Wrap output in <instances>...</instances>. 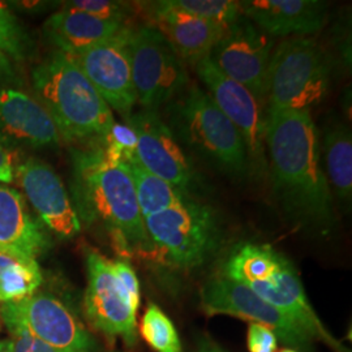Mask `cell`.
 Segmentation results:
<instances>
[{"instance_id": "obj_1", "label": "cell", "mask_w": 352, "mask_h": 352, "mask_svg": "<svg viewBox=\"0 0 352 352\" xmlns=\"http://www.w3.org/2000/svg\"><path fill=\"white\" fill-rule=\"evenodd\" d=\"M265 145L273 196L282 213L302 228L329 232L336 222L334 199L311 111L266 110Z\"/></svg>"}, {"instance_id": "obj_21", "label": "cell", "mask_w": 352, "mask_h": 352, "mask_svg": "<svg viewBox=\"0 0 352 352\" xmlns=\"http://www.w3.org/2000/svg\"><path fill=\"white\" fill-rule=\"evenodd\" d=\"M126 26L63 7L46 20L43 32L58 50L74 54L116 36Z\"/></svg>"}, {"instance_id": "obj_37", "label": "cell", "mask_w": 352, "mask_h": 352, "mask_svg": "<svg viewBox=\"0 0 352 352\" xmlns=\"http://www.w3.org/2000/svg\"><path fill=\"white\" fill-rule=\"evenodd\" d=\"M279 352H298V351H296V350H292V349H283V350H282V351H279Z\"/></svg>"}, {"instance_id": "obj_36", "label": "cell", "mask_w": 352, "mask_h": 352, "mask_svg": "<svg viewBox=\"0 0 352 352\" xmlns=\"http://www.w3.org/2000/svg\"><path fill=\"white\" fill-rule=\"evenodd\" d=\"M0 352H13L11 340H0Z\"/></svg>"}, {"instance_id": "obj_30", "label": "cell", "mask_w": 352, "mask_h": 352, "mask_svg": "<svg viewBox=\"0 0 352 352\" xmlns=\"http://www.w3.org/2000/svg\"><path fill=\"white\" fill-rule=\"evenodd\" d=\"M11 334L13 352H59L36 338L21 322L10 316L0 315Z\"/></svg>"}, {"instance_id": "obj_14", "label": "cell", "mask_w": 352, "mask_h": 352, "mask_svg": "<svg viewBox=\"0 0 352 352\" xmlns=\"http://www.w3.org/2000/svg\"><path fill=\"white\" fill-rule=\"evenodd\" d=\"M0 315L21 322L39 340L59 352H94L88 330L63 302L47 294H34L24 300L3 304Z\"/></svg>"}, {"instance_id": "obj_31", "label": "cell", "mask_w": 352, "mask_h": 352, "mask_svg": "<svg viewBox=\"0 0 352 352\" xmlns=\"http://www.w3.org/2000/svg\"><path fill=\"white\" fill-rule=\"evenodd\" d=\"M115 276L119 279L122 287L126 291L128 300L132 304L135 311L140 308V282L133 267L126 261H113Z\"/></svg>"}, {"instance_id": "obj_20", "label": "cell", "mask_w": 352, "mask_h": 352, "mask_svg": "<svg viewBox=\"0 0 352 352\" xmlns=\"http://www.w3.org/2000/svg\"><path fill=\"white\" fill-rule=\"evenodd\" d=\"M47 238L26 209L24 197L0 184V251L17 258L36 260Z\"/></svg>"}, {"instance_id": "obj_16", "label": "cell", "mask_w": 352, "mask_h": 352, "mask_svg": "<svg viewBox=\"0 0 352 352\" xmlns=\"http://www.w3.org/2000/svg\"><path fill=\"white\" fill-rule=\"evenodd\" d=\"M14 180L19 182L26 199L42 222L62 239H71L81 231V221L62 179L51 166L29 158L14 167Z\"/></svg>"}, {"instance_id": "obj_8", "label": "cell", "mask_w": 352, "mask_h": 352, "mask_svg": "<svg viewBox=\"0 0 352 352\" xmlns=\"http://www.w3.org/2000/svg\"><path fill=\"white\" fill-rule=\"evenodd\" d=\"M128 47L136 100L142 110L158 111L190 82L186 63L153 26L131 28Z\"/></svg>"}, {"instance_id": "obj_22", "label": "cell", "mask_w": 352, "mask_h": 352, "mask_svg": "<svg viewBox=\"0 0 352 352\" xmlns=\"http://www.w3.org/2000/svg\"><path fill=\"white\" fill-rule=\"evenodd\" d=\"M324 171L340 205L350 206L352 199V136L350 128L340 122H330L318 131Z\"/></svg>"}, {"instance_id": "obj_33", "label": "cell", "mask_w": 352, "mask_h": 352, "mask_svg": "<svg viewBox=\"0 0 352 352\" xmlns=\"http://www.w3.org/2000/svg\"><path fill=\"white\" fill-rule=\"evenodd\" d=\"M14 164L12 154L0 144V182L12 183L14 182Z\"/></svg>"}, {"instance_id": "obj_7", "label": "cell", "mask_w": 352, "mask_h": 352, "mask_svg": "<svg viewBox=\"0 0 352 352\" xmlns=\"http://www.w3.org/2000/svg\"><path fill=\"white\" fill-rule=\"evenodd\" d=\"M153 251L179 269L205 264L222 243V226L212 206L188 199L144 219Z\"/></svg>"}, {"instance_id": "obj_28", "label": "cell", "mask_w": 352, "mask_h": 352, "mask_svg": "<svg viewBox=\"0 0 352 352\" xmlns=\"http://www.w3.org/2000/svg\"><path fill=\"white\" fill-rule=\"evenodd\" d=\"M101 141V149L107 160L124 164H131L136 160L138 138L129 124L115 122Z\"/></svg>"}, {"instance_id": "obj_4", "label": "cell", "mask_w": 352, "mask_h": 352, "mask_svg": "<svg viewBox=\"0 0 352 352\" xmlns=\"http://www.w3.org/2000/svg\"><path fill=\"white\" fill-rule=\"evenodd\" d=\"M33 87L60 138L101 141L115 123L109 104L63 51H54L36 67Z\"/></svg>"}, {"instance_id": "obj_17", "label": "cell", "mask_w": 352, "mask_h": 352, "mask_svg": "<svg viewBox=\"0 0 352 352\" xmlns=\"http://www.w3.org/2000/svg\"><path fill=\"white\" fill-rule=\"evenodd\" d=\"M240 13L270 37H308L327 21L322 0H243Z\"/></svg>"}, {"instance_id": "obj_5", "label": "cell", "mask_w": 352, "mask_h": 352, "mask_svg": "<svg viewBox=\"0 0 352 352\" xmlns=\"http://www.w3.org/2000/svg\"><path fill=\"white\" fill-rule=\"evenodd\" d=\"M164 123L179 144L231 177H244L250 155L239 131L195 82L164 106Z\"/></svg>"}, {"instance_id": "obj_25", "label": "cell", "mask_w": 352, "mask_h": 352, "mask_svg": "<svg viewBox=\"0 0 352 352\" xmlns=\"http://www.w3.org/2000/svg\"><path fill=\"white\" fill-rule=\"evenodd\" d=\"M140 333L155 352H183L173 321L155 304L146 308L140 324Z\"/></svg>"}, {"instance_id": "obj_9", "label": "cell", "mask_w": 352, "mask_h": 352, "mask_svg": "<svg viewBox=\"0 0 352 352\" xmlns=\"http://www.w3.org/2000/svg\"><path fill=\"white\" fill-rule=\"evenodd\" d=\"M201 305L209 316H232L266 327L292 350L312 349V337L298 322L264 302L245 285L230 278L218 276L209 279L201 289Z\"/></svg>"}, {"instance_id": "obj_34", "label": "cell", "mask_w": 352, "mask_h": 352, "mask_svg": "<svg viewBox=\"0 0 352 352\" xmlns=\"http://www.w3.org/2000/svg\"><path fill=\"white\" fill-rule=\"evenodd\" d=\"M14 76L16 74L10 58L0 50V81H13Z\"/></svg>"}, {"instance_id": "obj_19", "label": "cell", "mask_w": 352, "mask_h": 352, "mask_svg": "<svg viewBox=\"0 0 352 352\" xmlns=\"http://www.w3.org/2000/svg\"><path fill=\"white\" fill-rule=\"evenodd\" d=\"M0 128L34 148L54 146L60 133L41 102L21 90L0 85Z\"/></svg>"}, {"instance_id": "obj_24", "label": "cell", "mask_w": 352, "mask_h": 352, "mask_svg": "<svg viewBox=\"0 0 352 352\" xmlns=\"http://www.w3.org/2000/svg\"><path fill=\"white\" fill-rule=\"evenodd\" d=\"M42 283L37 260L17 258L0 251V302L24 300Z\"/></svg>"}, {"instance_id": "obj_3", "label": "cell", "mask_w": 352, "mask_h": 352, "mask_svg": "<svg viewBox=\"0 0 352 352\" xmlns=\"http://www.w3.org/2000/svg\"><path fill=\"white\" fill-rule=\"evenodd\" d=\"M221 276L245 285L264 302L298 322L334 352H349L321 322L294 265L267 244L240 243L228 253Z\"/></svg>"}, {"instance_id": "obj_27", "label": "cell", "mask_w": 352, "mask_h": 352, "mask_svg": "<svg viewBox=\"0 0 352 352\" xmlns=\"http://www.w3.org/2000/svg\"><path fill=\"white\" fill-rule=\"evenodd\" d=\"M0 50L13 60L21 62L32 51L30 38L13 16L8 6L0 1Z\"/></svg>"}, {"instance_id": "obj_35", "label": "cell", "mask_w": 352, "mask_h": 352, "mask_svg": "<svg viewBox=\"0 0 352 352\" xmlns=\"http://www.w3.org/2000/svg\"><path fill=\"white\" fill-rule=\"evenodd\" d=\"M197 352H227L215 340L206 336H200L197 338Z\"/></svg>"}, {"instance_id": "obj_18", "label": "cell", "mask_w": 352, "mask_h": 352, "mask_svg": "<svg viewBox=\"0 0 352 352\" xmlns=\"http://www.w3.org/2000/svg\"><path fill=\"white\" fill-rule=\"evenodd\" d=\"M144 4L151 10V26L168 41L184 63L196 65L208 58L228 28L168 8L162 0Z\"/></svg>"}, {"instance_id": "obj_10", "label": "cell", "mask_w": 352, "mask_h": 352, "mask_svg": "<svg viewBox=\"0 0 352 352\" xmlns=\"http://www.w3.org/2000/svg\"><path fill=\"white\" fill-rule=\"evenodd\" d=\"M273 50L274 38L241 14L228 25L225 36L210 51L209 59L222 74L245 87L263 102Z\"/></svg>"}, {"instance_id": "obj_13", "label": "cell", "mask_w": 352, "mask_h": 352, "mask_svg": "<svg viewBox=\"0 0 352 352\" xmlns=\"http://www.w3.org/2000/svg\"><path fill=\"white\" fill-rule=\"evenodd\" d=\"M87 266L85 311L90 324L103 334L120 337L128 346H133L138 340V311L133 309L126 291L115 276L113 261L98 252H90Z\"/></svg>"}, {"instance_id": "obj_2", "label": "cell", "mask_w": 352, "mask_h": 352, "mask_svg": "<svg viewBox=\"0 0 352 352\" xmlns=\"http://www.w3.org/2000/svg\"><path fill=\"white\" fill-rule=\"evenodd\" d=\"M77 214L101 221L124 251H153L129 164L107 160L101 148L81 153L76 160Z\"/></svg>"}, {"instance_id": "obj_29", "label": "cell", "mask_w": 352, "mask_h": 352, "mask_svg": "<svg viewBox=\"0 0 352 352\" xmlns=\"http://www.w3.org/2000/svg\"><path fill=\"white\" fill-rule=\"evenodd\" d=\"M64 8L123 24H126L128 19L133 14V7L129 3L113 0H71L64 3Z\"/></svg>"}, {"instance_id": "obj_6", "label": "cell", "mask_w": 352, "mask_h": 352, "mask_svg": "<svg viewBox=\"0 0 352 352\" xmlns=\"http://www.w3.org/2000/svg\"><path fill=\"white\" fill-rule=\"evenodd\" d=\"M331 64L309 37H292L273 50L266 77L267 110L311 111L330 90Z\"/></svg>"}, {"instance_id": "obj_12", "label": "cell", "mask_w": 352, "mask_h": 352, "mask_svg": "<svg viewBox=\"0 0 352 352\" xmlns=\"http://www.w3.org/2000/svg\"><path fill=\"white\" fill-rule=\"evenodd\" d=\"M129 32L131 26H126L113 37L85 50L68 54L109 107L120 113L126 120L138 103L128 47Z\"/></svg>"}, {"instance_id": "obj_11", "label": "cell", "mask_w": 352, "mask_h": 352, "mask_svg": "<svg viewBox=\"0 0 352 352\" xmlns=\"http://www.w3.org/2000/svg\"><path fill=\"white\" fill-rule=\"evenodd\" d=\"M126 123L136 133V161L141 167L188 195L201 186L195 164L158 111L132 113Z\"/></svg>"}, {"instance_id": "obj_15", "label": "cell", "mask_w": 352, "mask_h": 352, "mask_svg": "<svg viewBox=\"0 0 352 352\" xmlns=\"http://www.w3.org/2000/svg\"><path fill=\"white\" fill-rule=\"evenodd\" d=\"M195 68L214 103L239 131L250 160L263 157L265 113L261 102L245 87L222 74L209 56L196 64Z\"/></svg>"}, {"instance_id": "obj_26", "label": "cell", "mask_w": 352, "mask_h": 352, "mask_svg": "<svg viewBox=\"0 0 352 352\" xmlns=\"http://www.w3.org/2000/svg\"><path fill=\"white\" fill-rule=\"evenodd\" d=\"M164 6L179 12L204 19L208 21L230 25L235 23L240 13L239 1L232 0H162Z\"/></svg>"}, {"instance_id": "obj_23", "label": "cell", "mask_w": 352, "mask_h": 352, "mask_svg": "<svg viewBox=\"0 0 352 352\" xmlns=\"http://www.w3.org/2000/svg\"><path fill=\"white\" fill-rule=\"evenodd\" d=\"M128 164L135 184L140 212L144 219L154 214L162 213L192 197L188 193L175 188L161 177L146 171L136 160Z\"/></svg>"}, {"instance_id": "obj_32", "label": "cell", "mask_w": 352, "mask_h": 352, "mask_svg": "<svg viewBox=\"0 0 352 352\" xmlns=\"http://www.w3.org/2000/svg\"><path fill=\"white\" fill-rule=\"evenodd\" d=\"M247 346L250 352H277L278 340L270 329L251 324L247 334Z\"/></svg>"}]
</instances>
